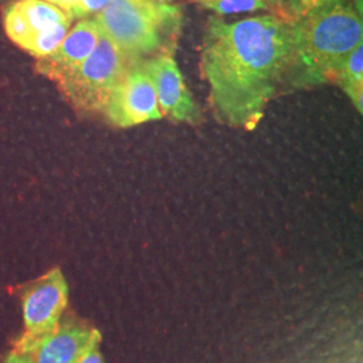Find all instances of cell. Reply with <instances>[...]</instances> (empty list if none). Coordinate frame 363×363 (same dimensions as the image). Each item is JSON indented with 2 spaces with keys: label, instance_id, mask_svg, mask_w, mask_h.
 Here are the masks:
<instances>
[{
  "label": "cell",
  "instance_id": "1",
  "mask_svg": "<svg viewBox=\"0 0 363 363\" xmlns=\"http://www.w3.org/2000/svg\"><path fill=\"white\" fill-rule=\"evenodd\" d=\"M294 21L259 15L228 23L210 18L201 50V73L216 118L232 128L259 125L294 67Z\"/></svg>",
  "mask_w": 363,
  "mask_h": 363
},
{
  "label": "cell",
  "instance_id": "2",
  "mask_svg": "<svg viewBox=\"0 0 363 363\" xmlns=\"http://www.w3.org/2000/svg\"><path fill=\"white\" fill-rule=\"evenodd\" d=\"M362 39V16L349 0L294 21L295 57L289 85L335 84L342 62Z\"/></svg>",
  "mask_w": 363,
  "mask_h": 363
},
{
  "label": "cell",
  "instance_id": "3",
  "mask_svg": "<svg viewBox=\"0 0 363 363\" xmlns=\"http://www.w3.org/2000/svg\"><path fill=\"white\" fill-rule=\"evenodd\" d=\"M132 62L171 54L181 31V9L155 0H112L93 18Z\"/></svg>",
  "mask_w": 363,
  "mask_h": 363
},
{
  "label": "cell",
  "instance_id": "4",
  "mask_svg": "<svg viewBox=\"0 0 363 363\" xmlns=\"http://www.w3.org/2000/svg\"><path fill=\"white\" fill-rule=\"evenodd\" d=\"M133 64L111 39L101 34L94 52L54 82L78 111L103 113L112 91Z\"/></svg>",
  "mask_w": 363,
  "mask_h": 363
},
{
  "label": "cell",
  "instance_id": "5",
  "mask_svg": "<svg viewBox=\"0 0 363 363\" xmlns=\"http://www.w3.org/2000/svg\"><path fill=\"white\" fill-rule=\"evenodd\" d=\"M103 115L117 128H130L163 117L152 79L143 62L130 66L112 91Z\"/></svg>",
  "mask_w": 363,
  "mask_h": 363
},
{
  "label": "cell",
  "instance_id": "6",
  "mask_svg": "<svg viewBox=\"0 0 363 363\" xmlns=\"http://www.w3.org/2000/svg\"><path fill=\"white\" fill-rule=\"evenodd\" d=\"M69 303V286L60 268L40 276L27 286L22 296L25 337L52 333L62 320Z\"/></svg>",
  "mask_w": 363,
  "mask_h": 363
},
{
  "label": "cell",
  "instance_id": "7",
  "mask_svg": "<svg viewBox=\"0 0 363 363\" xmlns=\"http://www.w3.org/2000/svg\"><path fill=\"white\" fill-rule=\"evenodd\" d=\"M100 331L77 320H61L52 333L42 337H18L13 351L30 363H76Z\"/></svg>",
  "mask_w": 363,
  "mask_h": 363
},
{
  "label": "cell",
  "instance_id": "8",
  "mask_svg": "<svg viewBox=\"0 0 363 363\" xmlns=\"http://www.w3.org/2000/svg\"><path fill=\"white\" fill-rule=\"evenodd\" d=\"M143 64L152 79L162 115L179 123L199 124L202 120L201 109L186 86L174 57L163 54L144 61Z\"/></svg>",
  "mask_w": 363,
  "mask_h": 363
},
{
  "label": "cell",
  "instance_id": "9",
  "mask_svg": "<svg viewBox=\"0 0 363 363\" xmlns=\"http://www.w3.org/2000/svg\"><path fill=\"white\" fill-rule=\"evenodd\" d=\"M101 38V31L93 19H82L70 31L52 55L39 60L37 70L42 76L50 79L65 74L81 65L94 49Z\"/></svg>",
  "mask_w": 363,
  "mask_h": 363
},
{
  "label": "cell",
  "instance_id": "10",
  "mask_svg": "<svg viewBox=\"0 0 363 363\" xmlns=\"http://www.w3.org/2000/svg\"><path fill=\"white\" fill-rule=\"evenodd\" d=\"M347 94L351 103L362 113L363 105V43L358 45L345 58L337 72V82Z\"/></svg>",
  "mask_w": 363,
  "mask_h": 363
},
{
  "label": "cell",
  "instance_id": "11",
  "mask_svg": "<svg viewBox=\"0 0 363 363\" xmlns=\"http://www.w3.org/2000/svg\"><path fill=\"white\" fill-rule=\"evenodd\" d=\"M16 6L26 18L33 34L58 25L72 23L73 21L69 13L45 0H21L16 1Z\"/></svg>",
  "mask_w": 363,
  "mask_h": 363
},
{
  "label": "cell",
  "instance_id": "12",
  "mask_svg": "<svg viewBox=\"0 0 363 363\" xmlns=\"http://www.w3.org/2000/svg\"><path fill=\"white\" fill-rule=\"evenodd\" d=\"M3 25L9 38L18 45L21 49L26 50L33 40V31L27 23L26 18L19 11L16 3L10 4L3 13Z\"/></svg>",
  "mask_w": 363,
  "mask_h": 363
},
{
  "label": "cell",
  "instance_id": "13",
  "mask_svg": "<svg viewBox=\"0 0 363 363\" xmlns=\"http://www.w3.org/2000/svg\"><path fill=\"white\" fill-rule=\"evenodd\" d=\"M70 23H64L58 26L48 28L45 31H40L34 34L33 40L27 49V52L37 57L38 60H43L58 49L61 42L65 38L67 31H69Z\"/></svg>",
  "mask_w": 363,
  "mask_h": 363
},
{
  "label": "cell",
  "instance_id": "14",
  "mask_svg": "<svg viewBox=\"0 0 363 363\" xmlns=\"http://www.w3.org/2000/svg\"><path fill=\"white\" fill-rule=\"evenodd\" d=\"M203 7L220 15L252 13L257 10H268L269 1L265 0H198Z\"/></svg>",
  "mask_w": 363,
  "mask_h": 363
},
{
  "label": "cell",
  "instance_id": "15",
  "mask_svg": "<svg viewBox=\"0 0 363 363\" xmlns=\"http://www.w3.org/2000/svg\"><path fill=\"white\" fill-rule=\"evenodd\" d=\"M342 0H298L291 9H292V13L295 15L294 21H298L307 15H310L312 13H316L319 10H323L327 9L330 6H334Z\"/></svg>",
  "mask_w": 363,
  "mask_h": 363
},
{
  "label": "cell",
  "instance_id": "16",
  "mask_svg": "<svg viewBox=\"0 0 363 363\" xmlns=\"http://www.w3.org/2000/svg\"><path fill=\"white\" fill-rule=\"evenodd\" d=\"M112 0H78L77 4L70 10L72 19H84L89 15H96L105 9Z\"/></svg>",
  "mask_w": 363,
  "mask_h": 363
},
{
  "label": "cell",
  "instance_id": "17",
  "mask_svg": "<svg viewBox=\"0 0 363 363\" xmlns=\"http://www.w3.org/2000/svg\"><path fill=\"white\" fill-rule=\"evenodd\" d=\"M100 345H101V333H99L96 337H93L91 345L79 355L76 363H104L103 354L100 351Z\"/></svg>",
  "mask_w": 363,
  "mask_h": 363
},
{
  "label": "cell",
  "instance_id": "18",
  "mask_svg": "<svg viewBox=\"0 0 363 363\" xmlns=\"http://www.w3.org/2000/svg\"><path fill=\"white\" fill-rule=\"evenodd\" d=\"M45 1L64 10L67 13H70V10L78 3V0H45Z\"/></svg>",
  "mask_w": 363,
  "mask_h": 363
},
{
  "label": "cell",
  "instance_id": "19",
  "mask_svg": "<svg viewBox=\"0 0 363 363\" xmlns=\"http://www.w3.org/2000/svg\"><path fill=\"white\" fill-rule=\"evenodd\" d=\"M4 363H30L27 361L26 358L23 357V355H21V354H18L16 351H11V352H9V355L6 357V359H4Z\"/></svg>",
  "mask_w": 363,
  "mask_h": 363
},
{
  "label": "cell",
  "instance_id": "20",
  "mask_svg": "<svg viewBox=\"0 0 363 363\" xmlns=\"http://www.w3.org/2000/svg\"><path fill=\"white\" fill-rule=\"evenodd\" d=\"M352 4H354V9L357 10V13H359V15L362 16L363 0H354V1H352Z\"/></svg>",
  "mask_w": 363,
  "mask_h": 363
},
{
  "label": "cell",
  "instance_id": "21",
  "mask_svg": "<svg viewBox=\"0 0 363 363\" xmlns=\"http://www.w3.org/2000/svg\"><path fill=\"white\" fill-rule=\"evenodd\" d=\"M276 1H288V3L291 4V7H292V6H294V4H295L298 0H276Z\"/></svg>",
  "mask_w": 363,
  "mask_h": 363
},
{
  "label": "cell",
  "instance_id": "22",
  "mask_svg": "<svg viewBox=\"0 0 363 363\" xmlns=\"http://www.w3.org/2000/svg\"><path fill=\"white\" fill-rule=\"evenodd\" d=\"M155 1H159V3H166V4H171L174 0H155Z\"/></svg>",
  "mask_w": 363,
  "mask_h": 363
},
{
  "label": "cell",
  "instance_id": "23",
  "mask_svg": "<svg viewBox=\"0 0 363 363\" xmlns=\"http://www.w3.org/2000/svg\"><path fill=\"white\" fill-rule=\"evenodd\" d=\"M265 1H269V0H265Z\"/></svg>",
  "mask_w": 363,
  "mask_h": 363
}]
</instances>
